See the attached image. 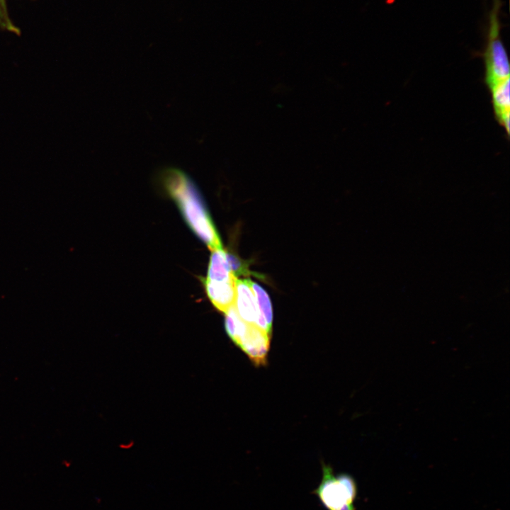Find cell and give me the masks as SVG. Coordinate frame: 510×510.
<instances>
[{
  "label": "cell",
  "instance_id": "8992f818",
  "mask_svg": "<svg viewBox=\"0 0 510 510\" xmlns=\"http://www.w3.org/2000/svg\"><path fill=\"white\" fill-rule=\"evenodd\" d=\"M236 280L212 281L205 278L203 280L208 297L219 311L225 313L234 304Z\"/></svg>",
  "mask_w": 510,
  "mask_h": 510
},
{
  "label": "cell",
  "instance_id": "7a4b0ae2",
  "mask_svg": "<svg viewBox=\"0 0 510 510\" xmlns=\"http://www.w3.org/2000/svg\"><path fill=\"white\" fill-rule=\"evenodd\" d=\"M162 181L191 230L212 251L222 248L219 234L196 184L183 171H164Z\"/></svg>",
  "mask_w": 510,
  "mask_h": 510
},
{
  "label": "cell",
  "instance_id": "ba28073f",
  "mask_svg": "<svg viewBox=\"0 0 510 510\" xmlns=\"http://www.w3.org/2000/svg\"><path fill=\"white\" fill-rule=\"evenodd\" d=\"M249 283L254 293L260 314V321L258 327L271 334L273 309L268 295L264 289L256 283L250 280Z\"/></svg>",
  "mask_w": 510,
  "mask_h": 510
},
{
  "label": "cell",
  "instance_id": "52a82bcc",
  "mask_svg": "<svg viewBox=\"0 0 510 510\" xmlns=\"http://www.w3.org/2000/svg\"><path fill=\"white\" fill-rule=\"evenodd\" d=\"M211 256L205 279L212 281L237 280L229 265L227 251L223 248L211 251Z\"/></svg>",
  "mask_w": 510,
  "mask_h": 510
},
{
  "label": "cell",
  "instance_id": "6da1fadb",
  "mask_svg": "<svg viewBox=\"0 0 510 510\" xmlns=\"http://www.w3.org/2000/svg\"><path fill=\"white\" fill-rule=\"evenodd\" d=\"M502 0H493L489 13L486 44L482 53L484 82L489 91L494 118L509 135L510 67L501 38L499 13Z\"/></svg>",
  "mask_w": 510,
  "mask_h": 510
},
{
  "label": "cell",
  "instance_id": "5b68a950",
  "mask_svg": "<svg viewBox=\"0 0 510 510\" xmlns=\"http://www.w3.org/2000/svg\"><path fill=\"white\" fill-rule=\"evenodd\" d=\"M249 279H237L234 305L240 317L247 323L258 326L260 314Z\"/></svg>",
  "mask_w": 510,
  "mask_h": 510
},
{
  "label": "cell",
  "instance_id": "3957f363",
  "mask_svg": "<svg viewBox=\"0 0 510 510\" xmlns=\"http://www.w3.org/2000/svg\"><path fill=\"white\" fill-rule=\"evenodd\" d=\"M322 480L312 494L327 510H356L354 501L358 494L354 478L347 474L335 475L332 468L322 462Z\"/></svg>",
  "mask_w": 510,
  "mask_h": 510
},
{
  "label": "cell",
  "instance_id": "277c9868",
  "mask_svg": "<svg viewBox=\"0 0 510 510\" xmlns=\"http://www.w3.org/2000/svg\"><path fill=\"white\" fill-rule=\"evenodd\" d=\"M270 341L271 334L256 324L247 322L233 341L256 366L266 365Z\"/></svg>",
  "mask_w": 510,
  "mask_h": 510
}]
</instances>
